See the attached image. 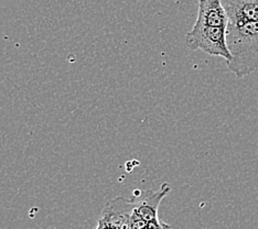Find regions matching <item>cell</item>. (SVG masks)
I'll return each instance as SVG.
<instances>
[{"instance_id": "1", "label": "cell", "mask_w": 258, "mask_h": 229, "mask_svg": "<svg viewBox=\"0 0 258 229\" xmlns=\"http://www.w3.org/2000/svg\"><path fill=\"white\" fill-rule=\"evenodd\" d=\"M226 43L231 54L226 65L236 78L242 79L258 68V22L227 27Z\"/></svg>"}, {"instance_id": "2", "label": "cell", "mask_w": 258, "mask_h": 229, "mask_svg": "<svg viewBox=\"0 0 258 229\" xmlns=\"http://www.w3.org/2000/svg\"><path fill=\"white\" fill-rule=\"evenodd\" d=\"M186 45L192 50H201L208 54L231 60L226 43V29L195 25L185 35Z\"/></svg>"}, {"instance_id": "3", "label": "cell", "mask_w": 258, "mask_h": 229, "mask_svg": "<svg viewBox=\"0 0 258 229\" xmlns=\"http://www.w3.org/2000/svg\"><path fill=\"white\" fill-rule=\"evenodd\" d=\"M136 208V198L117 196L105 204L98 218V224L108 225L117 229H128L129 220Z\"/></svg>"}, {"instance_id": "4", "label": "cell", "mask_w": 258, "mask_h": 229, "mask_svg": "<svg viewBox=\"0 0 258 229\" xmlns=\"http://www.w3.org/2000/svg\"><path fill=\"white\" fill-rule=\"evenodd\" d=\"M222 5L227 14V27L258 22V0H224Z\"/></svg>"}, {"instance_id": "5", "label": "cell", "mask_w": 258, "mask_h": 229, "mask_svg": "<svg viewBox=\"0 0 258 229\" xmlns=\"http://www.w3.org/2000/svg\"><path fill=\"white\" fill-rule=\"evenodd\" d=\"M171 187L168 183H163L159 191H145L139 192L135 195L136 199V211L146 221H151L158 218V208L160 202L165 198Z\"/></svg>"}, {"instance_id": "6", "label": "cell", "mask_w": 258, "mask_h": 229, "mask_svg": "<svg viewBox=\"0 0 258 229\" xmlns=\"http://www.w3.org/2000/svg\"><path fill=\"white\" fill-rule=\"evenodd\" d=\"M196 25L227 29L228 18L222 2L220 0H201L199 3V15Z\"/></svg>"}, {"instance_id": "7", "label": "cell", "mask_w": 258, "mask_h": 229, "mask_svg": "<svg viewBox=\"0 0 258 229\" xmlns=\"http://www.w3.org/2000/svg\"><path fill=\"white\" fill-rule=\"evenodd\" d=\"M147 224L148 221H146L143 217L137 213L136 209H135L131 217V220H129L128 229H146Z\"/></svg>"}, {"instance_id": "8", "label": "cell", "mask_w": 258, "mask_h": 229, "mask_svg": "<svg viewBox=\"0 0 258 229\" xmlns=\"http://www.w3.org/2000/svg\"><path fill=\"white\" fill-rule=\"evenodd\" d=\"M146 229H171V227H170V225L166 224V222L160 221L159 218H157L155 220L148 221Z\"/></svg>"}, {"instance_id": "9", "label": "cell", "mask_w": 258, "mask_h": 229, "mask_svg": "<svg viewBox=\"0 0 258 229\" xmlns=\"http://www.w3.org/2000/svg\"><path fill=\"white\" fill-rule=\"evenodd\" d=\"M96 229H117L115 227H111V226H108V225H103V224H98L97 225V228Z\"/></svg>"}]
</instances>
